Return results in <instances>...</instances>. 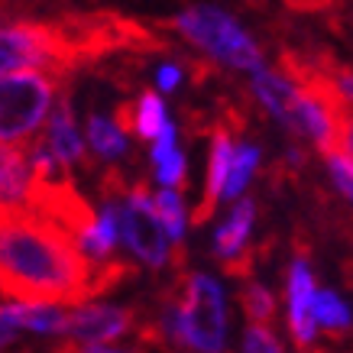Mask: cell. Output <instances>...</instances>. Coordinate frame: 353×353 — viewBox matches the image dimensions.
Returning <instances> with one entry per match:
<instances>
[{"instance_id":"1","label":"cell","mask_w":353,"mask_h":353,"mask_svg":"<svg viewBox=\"0 0 353 353\" xmlns=\"http://www.w3.org/2000/svg\"><path fill=\"white\" fill-rule=\"evenodd\" d=\"M0 292L13 301L85 305L94 299V263L49 217L0 204Z\"/></svg>"},{"instance_id":"2","label":"cell","mask_w":353,"mask_h":353,"mask_svg":"<svg viewBox=\"0 0 353 353\" xmlns=\"http://www.w3.org/2000/svg\"><path fill=\"white\" fill-rule=\"evenodd\" d=\"M55 78L43 72H10L0 75V143L30 139L55 108Z\"/></svg>"},{"instance_id":"3","label":"cell","mask_w":353,"mask_h":353,"mask_svg":"<svg viewBox=\"0 0 353 353\" xmlns=\"http://www.w3.org/2000/svg\"><path fill=\"white\" fill-rule=\"evenodd\" d=\"M175 30L182 32L185 39H192L198 49L208 55H214L217 62L243 68V72H256L263 68V52L259 46L243 32V26L227 17L224 10L214 7H192V10L179 13Z\"/></svg>"},{"instance_id":"4","label":"cell","mask_w":353,"mask_h":353,"mask_svg":"<svg viewBox=\"0 0 353 353\" xmlns=\"http://www.w3.org/2000/svg\"><path fill=\"white\" fill-rule=\"evenodd\" d=\"M182 337L185 347L198 353H224L227 350V299L217 279L192 272L182 276Z\"/></svg>"},{"instance_id":"5","label":"cell","mask_w":353,"mask_h":353,"mask_svg":"<svg viewBox=\"0 0 353 353\" xmlns=\"http://www.w3.org/2000/svg\"><path fill=\"white\" fill-rule=\"evenodd\" d=\"M120 236L133 250V256H139L150 269L172 266V253L165 243L169 234L156 214V194H150L143 182L130 185L120 194Z\"/></svg>"},{"instance_id":"6","label":"cell","mask_w":353,"mask_h":353,"mask_svg":"<svg viewBox=\"0 0 353 353\" xmlns=\"http://www.w3.org/2000/svg\"><path fill=\"white\" fill-rule=\"evenodd\" d=\"M314 272L305 253H295L289 263V279H285V321L295 347L301 353L314 347L318 337V321H314Z\"/></svg>"},{"instance_id":"7","label":"cell","mask_w":353,"mask_h":353,"mask_svg":"<svg viewBox=\"0 0 353 353\" xmlns=\"http://www.w3.org/2000/svg\"><path fill=\"white\" fill-rule=\"evenodd\" d=\"M256 221V201L253 198H240L227 221L217 227L214 234V259L224 266L227 276L250 279L253 272V253H250V230Z\"/></svg>"},{"instance_id":"8","label":"cell","mask_w":353,"mask_h":353,"mask_svg":"<svg viewBox=\"0 0 353 353\" xmlns=\"http://www.w3.org/2000/svg\"><path fill=\"white\" fill-rule=\"evenodd\" d=\"M139 327V311L133 308H114V305H78L65 311V334L85 343H110L123 334Z\"/></svg>"},{"instance_id":"9","label":"cell","mask_w":353,"mask_h":353,"mask_svg":"<svg viewBox=\"0 0 353 353\" xmlns=\"http://www.w3.org/2000/svg\"><path fill=\"white\" fill-rule=\"evenodd\" d=\"M234 139H230V130L217 127L214 137H211V156H208V185H204V198L194 204L192 211V224L204 227L211 217H214V208L224 198L227 179H230V165H234Z\"/></svg>"},{"instance_id":"10","label":"cell","mask_w":353,"mask_h":353,"mask_svg":"<svg viewBox=\"0 0 353 353\" xmlns=\"http://www.w3.org/2000/svg\"><path fill=\"white\" fill-rule=\"evenodd\" d=\"M32 182H36L32 146L20 150V146H10V143H0V204L26 208Z\"/></svg>"},{"instance_id":"11","label":"cell","mask_w":353,"mask_h":353,"mask_svg":"<svg viewBox=\"0 0 353 353\" xmlns=\"http://www.w3.org/2000/svg\"><path fill=\"white\" fill-rule=\"evenodd\" d=\"M253 94L272 117L295 133V81L289 75L269 72L266 65L253 72Z\"/></svg>"},{"instance_id":"12","label":"cell","mask_w":353,"mask_h":353,"mask_svg":"<svg viewBox=\"0 0 353 353\" xmlns=\"http://www.w3.org/2000/svg\"><path fill=\"white\" fill-rule=\"evenodd\" d=\"M46 143L55 152V159L62 162L65 172H72V165L85 162V146H81V137L75 130V114H72V104L65 94H59L52 114H49V139Z\"/></svg>"},{"instance_id":"13","label":"cell","mask_w":353,"mask_h":353,"mask_svg":"<svg viewBox=\"0 0 353 353\" xmlns=\"http://www.w3.org/2000/svg\"><path fill=\"white\" fill-rule=\"evenodd\" d=\"M314 321H318V327L334 334V337H343L353 327V311L337 292L321 289L314 295Z\"/></svg>"},{"instance_id":"14","label":"cell","mask_w":353,"mask_h":353,"mask_svg":"<svg viewBox=\"0 0 353 353\" xmlns=\"http://www.w3.org/2000/svg\"><path fill=\"white\" fill-rule=\"evenodd\" d=\"M88 139H91V150L101 159H117V156L127 152V133L117 123H110L108 117H101V114L88 117Z\"/></svg>"},{"instance_id":"15","label":"cell","mask_w":353,"mask_h":353,"mask_svg":"<svg viewBox=\"0 0 353 353\" xmlns=\"http://www.w3.org/2000/svg\"><path fill=\"white\" fill-rule=\"evenodd\" d=\"M169 127V120H165V108H162V97L156 91H143L137 101V117H133V133L139 139H152L159 137L162 130Z\"/></svg>"},{"instance_id":"16","label":"cell","mask_w":353,"mask_h":353,"mask_svg":"<svg viewBox=\"0 0 353 353\" xmlns=\"http://www.w3.org/2000/svg\"><path fill=\"white\" fill-rule=\"evenodd\" d=\"M240 305H243L246 321L256 324H272L276 318V295L256 282V279H243V289H240Z\"/></svg>"},{"instance_id":"17","label":"cell","mask_w":353,"mask_h":353,"mask_svg":"<svg viewBox=\"0 0 353 353\" xmlns=\"http://www.w3.org/2000/svg\"><path fill=\"white\" fill-rule=\"evenodd\" d=\"M156 214H159L165 234H169L172 246H182V236H185V204L182 198L175 194V188H162L156 194Z\"/></svg>"},{"instance_id":"18","label":"cell","mask_w":353,"mask_h":353,"mask_svg":"<svg viewBox=\"0 0 353 353\" xmlns=\"http://www.w3.org/2000/svg\"><path fill=\"white\" fill-rule=\"evenodd\" d=\"M256 165H259V150L253 146V143L236 146L234 165H230V179H227V188H224V198H240L243 188L250 185V179H253Z\"/></svg>"},{"instance_id":"19","label":"cell","mask_w":353,"mask_h":353,"mask_svg":"<svg viewBox=\"0 0 353 353\" xmlns=\"http://www.w3.org/2000/svg\"><path fill=\"white\" fill-rule=\"evenodd\" d=\"M324 159H327V172H331L337 192H341L343 198L353 204V159L341 150V146H337V150H331V152H324Z\"/></svg>"},{"instance_id":"20","label":"cell","mask_w":353,"mask_h":353,"mask_svg":"<svg viewBox=\"0 0 353 353\" xmlns=\"http://www.w3.org/2000/svg\"><path fill=\"white\" fill-rule=\"evenodd\" d=\"M243 353H285V347H282V341L269 324L250 321L243 334Z\"/></svg>"},{"instance_id":"21","label":"cell","mask_w":353,"mask_h":353,"mask_svg":"<svg viewBox=\"0 0 353 353\" xmlns=\"http://www.w3.org/2000/svg\"><path fill=\"white\" fill-rule=\"evenodd\" d=\"M185 156H182V150H175L169 156V159H162V162H156V179H159L165 188H185Z\"/></svg>"},{"instance_id":"22","label":"cell","mask_w":353,"mask_h":353,"mask_svg":"<svg viewBox=\"0 0 353 353\" xmlns=\"http://www.w3.org/2000/svg\"><path fill=\"white\" fill-rule=\"evenodd\" d=\"M324 75L331 78L334 91L341 94V101L347 104V108H353V72L350 68H337V65H321Z\"/></svg>"},{"instance_id":"23","label":"cell","mask_w":353,"mask_h":353,"mask_svg":"<svg viewBox=\"0 0 353 353\" xmlns=\"http://www.w3.org/2000/svg\"><path fill=\"white\" fill-rule=\"evenodd\" d=\"M52 353H143V350H114V347H108V343H85V341L68 337V341L55 343Z\"/></svg>"},{"instance_id":"24","label":"cell","mask_w":353,"mask_h":353,"mask_svg":"<svg viewBox=\"0 0 353 353\" xmlns=\"http://www.w3.org/2000/svg\"><path fill=\"white\" fill-rule=\"evenodd\" d=\"M341 150L353 159V108H343L341 114Z\"/></svg>"},{"instance_id":"25","label":"cell","mask_w":353,"mask_h":353,"mask_svg":"<svg viewBox=\"0 0 353 353\" xmlns=\"http://www.w3.org/2000/svg\"><path fill=\"white\" fill-rule=\"evenodd\" d=\"M156 81H159L162 91H175V88H179V81H182L179 65H162L159 72H156Z\"/></svg>"},{"instance_id":"26","label":"cell","mask_w":353,"mask_h":353,"mask_svg":"<svg viewBox=\"0 0 353 353\" xmlns=\"http://www.w3.org/2000/svg\"><path fill=\"white\" fill-rule=\"evenodd\" d=\"M20 331H23V327H17V324L3 314V308H0V350H3V347H10V343L17 341V334H20Z\"/></svg>"},{"instance_id":"27","label":"cell","mask_w":353,"mask_h":353,"mask_svg":"<svg viewBox=\"0 0 353 353\" xmlns=\"http://www.w3.org/2000/svg\"><path fill=\"white\" fill-rule=\"evenodd\" d=\"M311 353H324V350H311Z\"/></svg>"}]
</instances>
